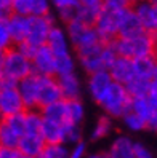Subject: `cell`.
<instances>
[{"mask_svg": "<svg viewBox=\"0 0 157 158\" xmlns=\"http://www.w3.org/2000/svg\"><path fill=\"white\" fill-rule=\"evenodd\" d=\"M119 54L114 48L112 42H101L96 45L87 46V48L77 50V61L88 75L101 70H109Z\"/></svg>", "mask_w": 157, "mask_h": 158, "instance_id": "6da1fadb", "label": "cell"}, {"mask_svg": "<svg viewBox=\"0 0 157 158\" xmlns=\"http://www.w3.org/2000/svg\"><path fill=\"white\" fill-rule=\"evenodd\" d=\"M0 67H2L5 80L8 83H16V85L34 73L32 61L16 46L3 53L2 61H0Z\"/></svg>", "mask_w": 157, "mask_h": 158, "instance_id": "7a4b0ae2", "label": "cell"}, {"mask_svg": "<svg viewBox=\"0 0 157 158\" xmlns=\"http://www.w3.org/2000/svg\"><path fill=\"white\" fill-rule=\"evenodd\" d=\"M112 43L119 56L133 61L152 56L154 51V35L149 32H143L135 37H127V39H116Z\"/></svg>", "mask_w": 157, "mask_h": 158, "instance_id": "3957f363", "label": "cell"}, {"mask_svg": "<svg viewBox=\"0 0 157 158\" xmlns=\"http://www.w3.org/2000/svg\"><path fill=\"white\" fill-rule=\"evenodd\" d=\"M132 96L128 89L120 85V83H116L109 88V91L103 96L98 102V106L104 110V114L111 118H124L128 112L132 110Z\"/></svg>", "mask_w": 157, "mask_h": 158, "instance_id": "277c9868", "label": "cell"}, {"mask_svg": "<svg viewBox=\"0 0 157 158\" xmlns=\"http://www.w3.org/2000/svg\"><path fill=\"white\" fill-rule=\"evenodd\" d=\"M26 129V112L0 118V147L18 148Z\"/></svg>", "mask_w": 157, "mask_h": 158, "instance_id": "5b68a950", "label": "cell"}, {"mask_svg": "<svg viewBox=\"0 0 157 158\" xmlns=\"http://www.w3.org/2000/svg\"><path fill=\"white\" fill-rule=\"evenodd\" d=\"M66 32H68V37H69V42L74 48H76V51L103 42L93 24H87V23H82V21L69 23Z\"/></svg>", "mask_w": 157, "mask_h": 158, "instance_id": "8992f818", "label": "cell"}, {"mask_svg": "<svg viewBox=\"0 0 157 158\" xmlns=\"http://www.w3.org/2000/svg\"><path fill=\"white\" fill-rule=\"evenodd\" d=\"M122 10H112V8L104 6L101 13L98 15L95 21V29L99 34L101 40L109 43L114 42L119 37V21H120Z\"/></svg>", "mask_w": 157, "mask_h": 158, "instance_id": "52a82bcc", "label": "cell"}, {"mask_svg": "<svg viewBox=\"0 0 157 158\" xmlns=\"http://www.w3.org/2000/svg\"><path fill=\"white\" fill-rule=\"evenodd\" d=\"M26 112V106L16 83H5L0 91V118H8Z\"/></svg>", "mask_w": 157, "mask_h": 158, "instance_id": "ba28073f", "label": "cell"}, {"mask_svg": "<svg viewBox=\"0 0 157 158\" xmlns=\"http://www.w3.org/2000/svg\"><path fill=\"white\" fill-rule=\"evenodd\" d=\"M53 27H55L53 18L50 15H47V16H31L29 35H27V40L24 43L32 46L34 50L47 45V40H48Z\"/></svg>", "mask_w": 157, "mask_h": 158, "instance_id": "9c48e42d", "label": "cell"}, {"mask_svg": "<svg viewBox=\"0 0 157 158\" xmlns=\"http://www.w3.org/2000/svg\"><path fill=\"white\" fill-rule=\"evenodd\" d=\"M31 61H32V69H34L35 75L56 77V58H55L53 51L47 45L37 48V51L34 53Z\"/></svg>", "mask_w": 157, "mask_h": 158, "instance_id": "30bf717a", "label": "cell"}, {"mask_svg": "<svg viewBox=\"0 0 157 158\" xmlns=\"http://www.w3.org/2000/svg\"><path fill=\"white\" fill-rule=\"evenodd\" d=\"M40 77V75H39ZM63 101L61 88L56 77H40L39 83V109L48 107L55 102Z\"/></svg>", "mask_w": 157, "mask_h": 158, "instance_id": "8fae6325", "label": "cell"}, {"mask_svg": "<svg viewBox=\"0 0 157 158\" xmlns=\"http://www.w3.org/2000/svg\"><path fill=\"white\" fill-rule=\"evenodd\" d=\"M114 85V78L111 77L109 70H101V72H95L90 73L88 80H87V89L88 94L91 96L96 104L103 99V96L109 91V88Z\"/></svg>", "mask_w": 157, "mask_h": 158, "instance_id": "7c38bea8", "label": "cell"}, {"mask_svg": "<svg viewBox=\"0 0 157 158\" xmlns=\"http://www.w3.org/2000/svg\"><path fill=\"white\" fill-rule=\"evenodd\" d=\"M39 83H40V77L35 75V73H32V75L18 83V89H20L26 110L39 109Z\"/></svg>", "mask_w": 157, "mask_h": 158, "instance_id": "4fadbf2b", "label": "cell"}, {"mask_svg": "<svg viewBox=\"0 0 157 158\" xmlns=\"http://www.w3.org/2000/svg\"><path fill=\"white\" fill-rule=\"evenodd\" d=\"M133 10L140 19L143 29L152 35L157 34V6L149 0H140L133 5Z\"/></svg>", "mask_w": 157, "mask_h": 158, "instance_id": "5bb4252c", "label": "cell"}, {"mask_svg": "<svg viewBox=\"0 0 157 158\" xmlns=\"http://www.w3.org/2000/svg\"><path fill=\"white\" fill-rule=\"evenodd\" d=\"M111 77L114 78L116 83H120V85L127 86L135 77H136V69H135V61L128 59V58H122L119 56L114 64L109 69Z\"/></svg>", "mask_w": 157, "mask_h": 158, "instance_id": "9a60e30c", "label": "cell"}, {"mask_svg": "<svg viewBox=\"0 0 157 158\" xmlns=\"http://www.w3.org/2000/svg\"><path fill=\"white\" fill-rule=\"evenodd\" d=\"M13 13L21 16L50 15V0H13Z\"/></svg>", "mask_w": 157, "mask_h": 158, "instance_id": "2e32d148", "label": "cell"}, {"mask_svg": "<svg viewBox=\"0 0 157 158\" xmlns=\"http://www.w3.org/2000/svg\"><path fill=\"white\" fill-rule=\"evenodd\" d=\"M146 32L138 19L133 8H125L120 13V21H119V37L117 39H127V37H135Z\"/></svg>", "mask_w": 157, "mask_h": 158, "instance_id": "e0dca14e", "label": "cell"}, {"mask_svg": "<svg viewBox=\"0 0 157 158\" xmlns=\"http://www.w3.org/2000/svg\"><path fill=\"white\" fill-rule=\"evenodd\" d=\"M8 31H10L11 40L18 46L27 40L29 35V26H31V16H21V15H11L7 19Z\"/></svg>", "mask_w": 157, "mask_h": 158, "instance_id": "ac0fdd59", "label": "cell"}, {"mask_svg": "<svg viewBox=\"0 0 157 158\" xmlns=\"http://www.w3.org/2000/svg\"><path fill=\"white\" fill-rule=\"evenodd\" d=\"M47 46L53 51L55 58L71 54V42H69L68 32L63 31L61 27L55 26L53 29H51L50 37H48V40H47Z\"/></svg>", "mask_w": 157, "mask_h": 158, "instance_id": "d6986e66", "label": "cell"}, {"mask_svg": "<svg viewBox=\"0 0 157 158\" xmlns=\"http://www.w3.org/2000/svg\"><path fill=\"white\" fill-rule=\"evenodd\" d=\"M135 144L128 136H117L111 142L106 156L107 158H136L135 156Z\"/></svg>", "mask_w": 157, "mask_h": 158, "instance_id": "ffe728a7", "label": "cell"}, {"mask_svg": "<svg viewBox=\"0 0 157 158\" xmlns=\"http://www.w3.org/2000/svg\"><path fill=\"white\" fill-rule=\"evenodd\" d=\"M71 125H61L55 123L50 120L43 118V126H42V136L47 144H66V134L68 128Z\"/></svg>", "mask_w": 157, "mask_h": 158, "instance_id": "44dd1931", "label": "cell"}, {"mask_svg": "<svg viewBox=\"0 0 157 158\" xmlns=\"http://www.w3.org/2000/svg\"><path fill=\"white\" fill-rule=\"evenodd\" d=\"M45 145H47V142L42 134H24L20 141V145H18V152L24 156L37 158Z\"/></svg>", "mask_w": 157, "mask_h": 158, "instance_id": "7402d4cb", "label": "cell"}, {"mask_svg": "<svg viewBox=\"0 0 157 158\" xmlns=\"http://www.w3.org/2000/svg\"><path fill=\"white\" fill-rule=\"evenodd\" d=\"M59 88H61V94L64 101H74V99H80V80L77 77V73H69V75H61L56 77Z\"/></svg>", "mask_w": 157, "mask_h": 158, "instance_id": "603a6c76", "label": "cell"}, {"mask_svg": "<svg viewBox=\"0 0 157 158\" xmlns=\"http://www.w3.org/2000/svg\"><path fill=\"white\" fill-rule=\"evenodd\" d=\"M42 117L45 120H50L55 123H61V125H71L69 123V115H68V102L66 101H59L55 102V104L43 107L42 110Z\"/></svg>", "mask_w": 157, "mask_h": 158, "instance_id": "cb8c5ba5", "label": "cell"}, {"mask_svg": "<svg viewBox=\"0 0 157 158\" xmlns=\"http://www.w3.org/2000/svg\"><path fill=\"white\" fill-rule=\"evenodd\" d=\"M155 67H157V61L154 59V56H147V58H141V59L135 61V69H136L138 78H144V80L151 81Z\"/></svg>", "mask_w": 157, "mask_h": 158, "instance_id": "d4e9b609", "label": "cell"}, {"mask_svg": "<svg viewBox=\"0 0 157 158\" xmlns=\"http://www.w3.org/2000/svg\"><path fill=\"white\" fill-rule=\"evenodd\" d=\"M112 131V118L107 117V115H103L96 120L95 126L91 128V134L90 137L93 139V141H99V139H104L111 134Z\"/></svg>", "mask_w": 157, "mask_h": 158, "instance_id": "484cf974", "label": "cell"}, {"mask_svg": "<svg viewBox=\"0 0 157 158\" xmlns=\"http://www.w3.org/2000/svg\"><path fill=\"white\" fill-rule=\"evenodd\" d=\"M66 102H68L69 123H71V125H77V126H80L82 122L85 120V107H84V102H82L80 99L66 101Z\"/></svg>", "mask_w": 157, "mask_h": 158, "instance_id": "4316f807", "label": "cell"}, {"mask_svg": "<svg viewBox=\"0 0 157 158\" xmlns=\"http://www.w3.org/2000/svg\"><path fill=\"white\" fill-rule=\"evenodd\" d=\"M151 86H152V83H151L149 80H144V78H138V77H135V78H133L130 83H128L125 88L128 89V93H130L132 99H136V98H144L147 93H149Z\"/></svg>", "mask_w": 157, "mask_h": 158, "instance_id": "83f0119b", "label": "cell"}, {"mask_svg": "<svg viewBox=\"0 0 157 158\" xmlns=\"http://www.w3.org/2000/svg\"><path fill=\"white\" fill-rule=\"evenodd\" d=\"M69 148L66 144H47L37 158H68Z\"/></svg>", "mask_w": 157, "mask_h": 158, "instance_id": "f1b7e54d", "label": "cell"}, {"mask_svg": "<svg viewBox=\"0 0 157 158\" xmlns=\"http://www.w3.org/2000/svg\"><path fill=\"white\" fill-rule=\"evenodd\" d=\"M69 73H76V59L72 53L56 58V77L69 75Z\"/></svg>", "mask_w": 157, "mask_h": 158, "instance_id": "f546056e", "label": "cell"}, {"mask_svg": "<svg viewBox=\"0 0 157 158\" xmlns=\"http://www.w3.org/2000/svg\"><path fill=\"white\" fill-rule=\"evenodd\" d=\"M122 123L128 131H132V133H140V131H144L146 129L144 120L140 115H136L135 112H132V110L122 118Z\"/></svg>", "mask_w": 157, "mask_h": 158, "instance_id": "4dcf8cb0", "label": "cell"}, {"mask_svg": "<svg viewBox=\"0 0 157 158\" xmlns=\"http://www.w3.org/2000/svg\"><path fill=\"white\" fill-rule=\"evenodd\" d=\"M11 45H13V40H11L10 31H8L7 19H0V61H2L3 53L11 48Z\"/></svg>", "mask_w": 157, "mask_h": 158, "instance_id": "1f68e13d", "label": "cell"}, {"mask_svg": "<svg viewBox=\"0 0 157 158\" xmlns=\"http://www.w3.org/2000/svg\"><path fill=\"white\" fill-rule=\"evenodd\" d=\"M87 156H88V153H87V144L84 141L71 145L68 158H87Z\"/></svg>", "mask_w": 157, "mask_h": 158, "instance_id": "d6a6232c", "label": "cell"}, {"mask_svg": "<svg viewBox=\"0 0 157 158\" xmlns=\"http://www.w3.org/2000/svg\"><path fill=\"white\" fill-rule=\"evenodd\" d=\"M13 15V0H0V19H8Z\"/></svg>", "mask_w": 157, "mask_h": 158, "instance_id": "836d02e7", "label": "cell"}, {"mask_svg": "<svg viewBox=\"0 0 157 158\" xmlns=\"http://www.w3.org/2000/svg\"><path fill=\"white\" fill-rule=\"evenodd\" d=\"M132 0H104V6L112 8V10H125L130 8Z\"/></svg>", "mask_w": 157, "mask_h": 158, "instance_id": "e575fe53", "label": "cell"}, {"mask_svg": "<svg viewBox=\"0 0 157 158\" xmlns=\"http://www.w3.org/2000/svg\"><path fill=\"white\" fill-rule=\"evenodd\" d=\"M135 156L136 158H155L154 153L146 145H143L141 142H136L135 144Z\"/></svg>", "mask_w": 157, "mask_h": 158, "instance_id": "d590c367", "label": "cell"}, {"mask_svg": "<svg viewBox=\"0 0 157 158\" xmlns=\"http://www.w3.org/2000/svg\"><path fill=\"white\" fill-rule=\"evenodd\" d=\"M0 158H21V153L18 152V148L0 147Z\"/></svg>", "mask_w": 157, "mask_h": 158, "instance_id": "8d00e7d4", "label": "cell"}, {"mask_svg": "<svg viewBox=\"0 0 157 158\" xmlns=\"http://www.w3.org/2000/svg\"><path fill=\"white\" fill-rule=\"evenodd\" d=\"M146 99H147V102L157 110V88L155 86H151V89H149V93L144 96Z\"/></svg>", "mask_w": 157, "mask_h": 158, "instance_id": "74e56055", "label": "cell"}, {"mask_svg": "<svg viewBox=\"0 0 157 158\" xmlns=\"http://www.w3.org/2000/svg\"><path fill=\"white\" fill-rule=\"evenodd\" d=\"M5 83H7V80H5V77H3V72H2V67H0V91H2V88L5 86Z\"/></svg>", "mask_w": 157, "mask_h": 158, "instance_id": "f35d334b", "label": "cell"}, {"mask_svg": "<svg viewBox=\"0 0 157 158\" xmlns=\"http://www.w3.org/2000/svg\"><path fill=\"white\" fill-rule=\"evenodd\" d=\"M152 56H154V59L157 61V34L154 35V51H152Z\"/></svg>", "mask_w": 157, "mask_h": 158, "instance_id": "ab89813d", "label": "cell"}, {"mask_svg": "<svg viewBox=\"0 0 157 158\" xmlns=\"http://www.w3.org/2000/svg\"><path fill=\"white\" fill-rule=\"evenodd\" d=\"M87 158H107L106 153H90Z\"/></svg>", "mask_w": 157, "mask_h": 158, "instance_id": "60d3db41", "label": "cell"}, {"mask_svg": "<svg viewBox=\"0 0 157 158\" xmlns=\"http://www.w3.org/2000/svg\"><path fill=\"white\" fill-rule=\"evenodd\" d=\"M151 83H152V86L157 88V67H155V70H154V75H152V78H151Z\"/></svg>", "mask_w": 157, "mask_h": 158, "instance_id": "b9f144b4", "label": "cell"}, {"mask_svg": "<svg viewBox=\"0 0 157 158\" xmlns=\"http://www.w3.org/2000/svg\"><path fill=\"white\" fill-rule=\"evenodd\" d=\"M149 2H152L154 5H157V0H149Z\"/></svg>", "mask_w": 157, "mask_h": 158, "instance_id": "7bdbcfd3", "label": "cell"}, {"mask_svg": "<svg viewBox=\"0 0 157 158\" xmlns=\"http://www.w3.org/2000/svg\"><path fill=\"white\" fill-rule=\"evenodd\" d=\"M21 158H34V156H24V155H21Z\"/></svg>", "mask_w": 157, "mask_h": 158, "instance_id": "ee69618b", "label": "cell"}, {"mask_svg": "<svg viewBox=\"0 0 157 158\" xmlns=\"http://www.w3.org/2000/svg\"><path fill=\"white\" fill-rule=\"evenodd\" d=\"M155 6H157V5H155Z\"/></svg>", "mask_w": 157, "mask_h": 158, "instance_id": "f6af8a7d", "label": "cell"}]
</instances>
